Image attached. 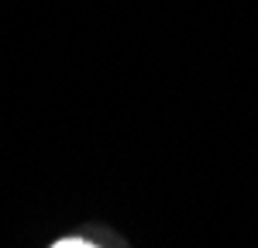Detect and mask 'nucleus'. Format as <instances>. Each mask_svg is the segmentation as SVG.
<instances>
[{
  "mask_svg": "<svg viewBox=\"0 0 258 248\" xmlns=\"http://www.w3.org/2000/svg\"><path fill=\"white\" fill-rule=\"evenodd\" d=\"M52 248H97V245L86 241V238H62V241H55Z\"/></svg>",
  "mask_w": 258,
  "mask_h": 248,
  "instance_id": "f257e3e1",
  "label": "nucleus"
}]
</instances>
